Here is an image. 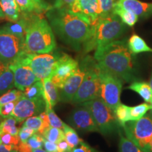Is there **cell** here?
<instances>
[{
	"label": "cell",
	"instance_id": "obj_39",
	"mask_svg": "<svg viewBox=\"0 0 152 152\" xmlns=\"http://www.w3.org/2000/svg\"><path fill=\"white\" fill-rule=\"evenodd\" d=\"M1 143L4 144H9V145H16L18 146L20 144V139L18 136L12 135L9 133H4L0 135Z\"/></svg>",
	"mask_w": 152,
	"mask_h": 152
},
{
	"label": "cell",
	"instance_id": "obj_22",
	"mask_svg": "<svg viewBox=\"0 0 152 152\" xmlns=\"http://www.w3.org/2000/svg\"><path fill=\"white\" fill-rule=\"evenodd\" d=\"M0 7L5 19L10 22L17 21L20 17V11L16 0H0Z\"/></svg>",
	"mask_w": 152,
	"mask_h": 152
},
{
	"label": "cell",
	"instance_id": "obj_1",
	"mask_svg": "<svg viewBox=\"0 0 152 152\" xmlns=\"http://www.w3.org/2000/svg\"><path fill=\"white\" fill-rule=\"evenodd\" d=\"M46 16L60 40L74 50L84 48L92 37L94 26L73 14L69 9L52 7L46 12Z\"/></svg>",
	"mask_w": 152,
	"mask_h": 152
},
{
	"label": "cell",
	"instance_id": "obj_13",
	"mask_svg": "<svg viewBox=\"0 0 152 152\" xmlns=\"http://www.w3.org/2000/svg\"><path fill=\"white\" fill-rule=\"evenodd\" d=\"M69 10L92 26H94L100 18L98 0H75Z\"/></svg>",
	"mask_w": 152,
	"mask_h": 152
},
{
	"label": "cell",
	"instance_id": "obj_52",
	"mask_svg": "<svg viewBox=\"0 0 152 152\" xmlns=\"http://www.w3.org/2000/svg\"><path fill=\"white\" fill-rule=\"evenodd\" d=\"M46 1H50V0H46Z\"/></svg>",
	"mask_w": 152,
	"mask_h": 152
},
{
	"label": "cell",
	"instance_id": "obj_46",
	"mask_svg": "<svg viewBox=\"0 0 152 152\" xmlns=\"http://www.w3.org/2000/svg\"><path fill=\"white\" fill-rule=\"evenodd\" d=\"M18 152H33V149L27 144V142H20L18 146Z\"/></svg>",
	"mask_w": 152,
	"mask_h": 152
},
{
	"label": "cell",
	"instance_id": "obj_47",
	"mask_svg": "<svg viewBox=\"0 0 152 152\" xmlns=\"http://www.w3.org/2000/svg\"><path fill=\"white\" fill-rule=\"evenodd\" d=\"M33 152H47L45 151V150H43L42 148H39V149H33Z\"/></svg>",
	"mask_w": 152,
	"mask_h": 152
},
{
	"label": "cell",
	"instance_id": "obj_43",
	"mask_svg": "<svg viewBox=\"0 0 152 152\" xmlns=\"http://www.w3.org/2000/svg\"><path fill=\"white\" fill-rule=\"evenodd\" d=\"M43 146L45 151L47 152H58L57 144L52 142L43 137Z\"/></svg>",
	"mask_w": 152,
	"mask_h": 152
},
{
	"label": "cell",
	"instance_id": "obj_37",
	"mask_svg": "<svg viewBox=\"0 0 152 152\" xmlns=\"http://www.w3.org/2000/svg\"><path fill=\"white\" fill-rule=\"evenodd\" d=\"M26 142L33 149H39L43 146V137L39 133H35Z\"/></svg>",
	"mask_w": 152,
	"mask_h": 152
},
{
	"label": "cell",
	"instance_id": "obj_45",
	"mask_svg": "<svg viewBox=\"0 0 152 152\" xmlns=\"http://www.w3.org/2000/svg\"><path fill=\"white\" fill-rule=\"evenodd\" d=\"M57 146H58V152H71L72 150L71 147L68 145L65 140L58 142Z\"/></svg>",
	"mask_w": 152,
	"mask_h": 152
},
{
	"label": "cell",
	"instance_id": "obj_6",
	"mask_svg": "<svg viewBox=\"0 0 152 152\" xmlns=\"http://www.w3.org/2000/svg\"><path fill=\"white\" fill-rule=\"evenodd\" d=\"M79 105L84 106L89 109L97 125L99 131L104 135H108L118 131L121 126L114 111L100 98L87 101Z\"/></svg>",
	"mask_w": 152,
	"mask_h": 152
},
{
	"label": "cell",
	"instance_id": "obj_25",
	"mask_svg": "<svg viewBox=\"0 0 152 152\" xmlns=\"http://www.w3.org/2000/svg\"><path fill=\"white\" fill-rule=\"evenodd\" d=\"M113 13L121 18L123 23L130 27L134 26L138 20V16L136 14L131 11L123 9L116 4H114Z\"/></svg>",
	"mask_w": 152,
	"mask_h": 152
},
{
	"label": "cell",
	"instance_id": "obj_48",
	"mask_svg": "<svg viewBox=\"0 0 152 152\" xmlns=\"http://www.w3.org/2000/svg\"><path fill=\"white\" fill-rule=\"evenodd\" d=\"M0 18H5L4 14L2 10H1V7H0Z\"/></svg>",
	"mask_w": 152,
	"mask_h": 152
},
{
	"label": "cell",
	"instance_id": "obj_19",
	"mask_svg": "<svg viewBox=\"0 0 152 152\" xmlns=\"http://www.w3.org/2000/svg\"><path fill=\"white\" fill-rule=\"evenodd\" d=\"M44 88V99L46 103V109L53 108L59 102L58 89L54 84L50 77H46L42 80Z\"/></svg>",
	"mask_w": 152,
	"mask_h": 152
},
{
	"label": "cell",
	"instance_id": "obj_12",
	"mask_svg": "<svg viewBox=\"0 0 152 152\" xmlns=\"http://www.w3.org/2000/svg\"><path fill=\"white\" fill-rule=\"evenodd\" d=\"M46 109V103L44 99H30L23 96L16 102L11 116L16 120L17 122H23L28 118L39 114Z\"/></svg>",
	"mask_w": 152,
	"mask_h": 152
},
{
	"label": "cell",
	"instance_id": "obj_31",
	"mask_svg": "<svg viewBox=\"0 0 152 152\" xmlns=\"http://www.w3.org/2000/svg\"><path fill=\"white\" fill-rule=\"evenodd\" d=\"M63 130L65 134V140L67 142L68 145L71 147V149L77 147L83 141L79 137L76 131L69 125H66Z\"/></svg>",
	"mask_w": 152,
	"mask_h": 152
},
{
	"label": "cell",
	"instance_id": "obj_41",
	"mask_svg": "<svg viewBox=\"0 0 152 152\" xmlns=\"http://www.w3.org/2000/svg\"><path fill=\"white\" fill-rule=\"evenodd\" d=\"M75 0H55L52 7L56 9H70Z\"/></svg>",
	"mask_w": 152,
	"mask_h": 152
},
{
	"label": "cell",
	"instance_id": "obj_32",
	"mask_svg": "<svg viewBox=\"0 0 152 152\" xmlns=\"http://www.w3.org/2000/svg\"><path fill=\"white\" fill-rule=\"evenodd\" d=\"M151 109V104H147V102L130 107V121H138L142 118Z\"/></svg>",
	"mask_w": 152,
	"mask_h": 152
},
{
	"label": "cell",
	"instance_id": "obj_23",
	"mask_svg": "<svg viewBox=\"0 0 152 152\" xmlns=\"http://www.w3.org/2000/svg\"><path fill=\"white\" fill-rule=\"evenodd\" d=\"M128 89L140 94L147 103L151 104L152 102V90L149 83L142 81H134L128 87Z\"/></svg>",
	"mask_w": 152,
	"mask_h": 152
},
{
	"label": "cell",
	"instance_id": "obj_30",
	"mask_svg": "<svg viewBox=\"0 0 152 152\" xmlns=\"http://www.w3.org/2000/svg\"><path fill=\"white\" fill-rule=\"evenodd\" d=\"M114 113L121 127L130 121V106L120 104L114 110Z\"/></svg>",
	"mask_w": 152,
	"mask_h": 152
},
{
	"label": "cell",
	"instance_id": "obj_35",
	"mask_svg": "<svg viewBox=\"0 0 152 152\" xmlns=\"http://www.w3.org/2000/svg\"><path fill=\"white\" fill-rule=\"evenodd\" d=\"M45 111L48 115V118L49 121L50 126L54 127V128H59L63 130L64 126L66 125L61 120L58 115L55 113V112L53 110V108H49V109H45Z\"/></svg>",
	"mask_w": 152,
	"mask_h": 152
},
{
	"label": "cell",
	"instance_id": "obj_40",
	"mask_svg": "<svg viewBox=\"0 0 152 152\" xmlns=\"http://www.w3.org/2000/svg\"><path fill=\"white\" fill-rule=\"evenodd\" d=\"M35 133L36 132L33 129L23 125L21 128L19 129L18 132V137L19 139H20V141L21 142H26L28 139L31 136H33Z\"/></svg>",
	"mask_w": 152,
	"mask_h": 152
},
{
	"label": "cell",
	"instance_id": "obj_8",
	"mask_svg": "<svg viewBox=\"0 0 152 152\" xmlns=\"http://www.w3.org/2000/svg\"><path fill=\"white\" fill-rule=\"evenodd\" d=\"M58 55L33 54L24 52L14 63L29 67L39 80L48 77L54 71ZM14 64V63H13Z\"/></svg>",
	"mask_w": 152,
	"mask_h": 152
},
{
	"label": "cell",
	"instance_id": "obj_51",
	"mask_svg": "<svg viewBox=\"0 0 152 152\" xmlns=\"http://www.w3.org/2000/svg\"><path fill=\"white\" fill-rule=\"evenodd\" d=\"M0 144H1V137H0Z\"/></svg>",
	"mask_w": 152,
	"mask_h": 152
},
{
	"label": "cell",
	"instance_id": "obj_9",
	"mask_svg": "<svg viewBox=\"0 0 152 152\" xmlns=\"http://www.w3.org/2000/svg\"><path fill=\"white\" fill-rule=\"evenodd\" d=\"M100 87L99 97L114 111L121 104V94L123 80L110 72L102 69L99 71Z\"/></svg>",
	"mask_w": 152,
	"mask_h": 152
},
{
	"label": "cell",
	"instance_id": "obj_50",
	"mask_svg": "<svg viewBox=\"0 0 152 152\" xmlns=\"http://www.w3.org/2000/svg\"><path fill=\"white\" fill-rule=\"evenodd\" d=\"M151 113H152V102H151Z\"/></svg>",
	"mask_w": 152,
	"mask_h": 152
},
{
	"label": "cell",
	"instance_id": "obj_49",
	"mask_svg": "<svg viewBox=\"0 0 152 152\" xmlns=\"http://www.w3.org/2000/svg\"><path fill=\"white\" fill-rule=\"evenodd\" d=\"M149 85L150 87H151V90H152V73H151V77H150V80H149Z\"/></svg>",
	"mask_w": 152,
	"mask_h": 152
},
{
	"label": "cell",
	"instance_id": "obj_11",
	"mask_svg": "<svg viewBox=\"0 0 152 152\" xmlns=\"http://www.w3.org/2000/svg\"><path fill=\"white\" fill-rule=\"evenodd\" d=\"M78 66L79 64L77 61L73 59L69 55L61 54L58 55L54 71L49 77L54 84L59 89L75 73Z\"/></svg>",
	"mask_w": 152,
	"mask_h": 152
},
{
	"label": "cell",
	"instance_id": "obj_2",
	"mask_svg": "<svg viewBox=\"0 0 152 152\" xmlns=\"http://www.w3.org/2000/svg\"><path fill=\"white\" fill-rule=\"evenodd\" d=\"M94 59L99 67L116 75L126 83L138 79L135 68V57L125 40H115L97 47Z\"/></svg>",
	"mask_w": 152,
	"mask_h": 152
},
{
	"label": "cell",
	"instance_id": "obj_5",
	"mask_svg": "<svg viewBox=\"0 0 152 152\" xmlns=\"http://www.w3.org/2000/svg\"><path fill=\"white\" fill-rule=\"evenodd\" d=\"M79 65L85 70V75L78 90L73 96L71 103L80 104L99 97L100 87V67L96 61L87 56Z\"/></svg>",
	"mask_w": 152,
	"mask_h": 152
},
{
	"label": "cell",
	"instance_id": "obj_27",
	"mask_svg": "<svg viewBox=\"0 0 152 152\" xmlns=\"http://www.w3.org/2000/svg\"><path fill=\"white\" fill-rule=\"evenodd\" d=\"M41 135L46 140L56 144H58L59 142L65 140L64 130L52 126L47 128Z\"/></svg>",
	"mask_w": 152,
	"mask_h": 152
},
{
	"label": "cell",
	"instance_id": "obj_3",
	"mask_svg": "<svg viewBox=\"0 0 152 152\" xmlns=\"http://www.w3.org/2000/svg\"><path fill=\"white\" fill-rule=\"evenodd\" d=\"M28 25L25 37L26 52L33 54H48L56 47L54 31L42 15L25 14Z\"/></svg>",
	"mask_w": 152,
	"mask_h": 152
},
{
	"label": "cell",
	"instance_id": "obj_38",
	"mask_svg": "<svg viewBox=\"0 0 152 152\" xmlns=\"http://www.w3.org/2000/svg\"><path fill=\"white\" fill-rule=\"evenodd\" d=\"M16 103V102H10L0 105V116L4 119L11 117Z\"/></svg>",
	"mask_w": 152,
	"mask_h": 152
},
{
	"label": "cell",
	"instance_id": "obj_36",
	"mask_svg": "<svg viewBox=\"0 0 152 152\" xmlns=\"http://www.w3.org/2000/svg\"><path fill=\"white\" fill-rule=\"evenodd\" d=\"M100 8V18L113 14L114 0H98Z\"/></svg>",
	"mask_w": 152,
	"mask_h": 152
},
{
	"label": "cell",
	"instance_id": "obj_20",
	"mask_svg": "<svg viewBox=\"0 0 152 152\" xmlns=\"http://www.w3.org/2000/svg\"><path fill=\"white\" fill-rule=\"evenodd\" d=\"M28 25V18L26 15L23 14V16H20V18L17 21L8 23L2 28L5 31L8 32L11 35H14L18 37L22 40L25 41L26 37V28Z\"/></svg>",
	"mask_w": 152,
	"mask_h": 152
},
{
	"label": "cell",
	"instance_id": "obj_34",
	"mask_svg": "<svg viewBox=\"0 0 152 152\" xmlns=\"http://www.w3.org/2000/svg\"><path fill=\"white\" fill-rule=\"evenodd\" d=\"M23 125L33 129L35 132L42 134L45 131L43 122L39 116H31L28 118L25 121Z\"/></svg>",
	"mask_w": 152,
	"mask_h": 152
},
{
	"label": "cell",
	"instance_id": "obj_28",
	"mask_svg": "<svg viewBox=\"0 0 152 152\" xmlns=\"http://www.w3.org/2000/svg\"><path fill=\"white\" fill-rule=\"evenodd\" d=\"M121 131V130L119 127L118 130L120 136L119 152H144L130 139L123 135Z\"/></svg>",
	"mask_w": 152,
	"mask_h": 152
},
{
	"label": "cell",
	"instance_id": "obj_44",
	"mask_svg": "<svg viewBox=\"0 0 152 152\" xmlns=\"http://www.w3.org/2000/svg\"><path fill=\"white\" fill-rule=\"evenodd\" d=\"M18 146L1 143L0 144V152H18Z\"/></svg>",
	"mask_w": 152,
	"mask_h": 152
},
{
	"label": "cell",
	"instance_id": "obj_15",
	"mask_svg": "<svg viewBox=\"0 0 152 152\" xmlns=\"http://www.w3.org/2000/svg\"><path fill=\"white\" fill-rule=\"evenodd\" d=\"M85 75V70L79 65L73 75L68 78L64 85L58 89L59 102H71L73 96L78 90Z\"/></svg>",
	"mask_w": 152,
	"mask_h": 152
},
{
	"label": "cell",
	"instance_id": "obj_33",
	"mask_svg": "<svg viewBox=\"0 0 152 152\" xmlns=\"http://www.w3.org/2000/svg\"><path fill=\"white\" fill-rule=\"evenodd\" d=\"M23 96V92L19 90H9L0 96V105L10 102H16Z\"/></svg>",
	"mask_w": 152,
	"mask_h": 152
},
{
	"label": "cell",
	"instance_id": "obj_14",
	"mask_svg": "<svg viewBox=\"0 0 152 152\" xmlns=\"http://www.w3.org/2000/svg\"><path fill=\"white\" fill-rule=\"evenodd\" d=\"M69 123L73 128L83 132H99L90 111L84 106L80 105L72 111Z\"/></svg>",
	"mask_w": 152,
	"mask_h": 152
},
{
	"label": "cell",
	"instance_id": "obj_42",
	"mask_svg": "<svg viewBox=\"0 0 152 152\" xmlns=\"http://www.w3.org/2000/svg\"><path fill=\"white\" fill-rule=\"evenodd\" d=\"M71 152H96V150L90 147L86 142L83 141L80 144L79 147H75L72 149Z\"/></svg>",
	"mask_w": 152,
	"mask_h": 152
},
{
	"label": "cell",
	"instance_id": "obj_4",
	"mask_svg": "<svg viewBox=\"0 0 152 152\" xmlns=\"http://www.w3.org/2000/svg\"><path fill=\"white\" fill-rule=\"evenodd\" d=\"M93 26L92 37L83 48L85 52L117 40L126 30L125 24L113 13L101 17Z\"/></svg>",
	"mask_w": 152,
	"mask_h": 152
},
{
	"label": "cell",
	"instance_id": "obj_10",
	"mask_svg": "<svg viewBox=\"0 0 152 152\" xmlns=\"http://www.w3.org/2000/svg\"><path fill=\"white\" fill-rule=\"evenodd\" d=\"M24 52H26L25 41L0 29V64L11 65Z\"/></svg>",
	"mask_w": 152,
	"mask_h": 152
},
{
	"label": "cell",
	"instance_id": "obj_26",
	"mask_svg": "<svg viewBox=\"0 0 152 152\" xmlns=\"http://www.w3.org/2000/svg\"><path fill=\"white\" fill-rule=\"evenodd\" d=\"M23 94L26 98L30 99H44V88L42 81L38 80L34 84L27 87L23 91Z\"/></svg>",
	"mask_w": 152,
	"mask_h": 152
},
{
	"label": "cell",
	"instance_id": "obj_18",
	"mask_svg": "<svg viewBox=\"0 0 152 152\" xmlns=\"http://www.w3.org/2000/svg\"><path fill=\"white\" fill-rule=\"evenodd\" d=\"M19 9L23 14L42 15L52 7L45 0H16Z\"/></svg>",
	"mask_w": 152,
	"mask_h": 152
},
{
	"label": "cell",
	"instance_id": "obj_17",
	"mask_svg": "<svg viewBox=\"0 0 152 152\" xmlns=\"http://www.w3.org/2000/svg\"><path fill=\"white\" fill-rule=\"evenodd\" d=\"M115 4L134 13L138 18H148L152 16V3L142 2L139 0H118Z\"/></svg>",
	"mask_w": 152,
	"mask_h": 152
},
{
	"label": "cell",
	"instance_id": "obj_21",
	"mask_svg": "<svg viewBox=\"0 0 152 152\" xmlns=\"http://www.w3.org/2000/svg\"><path fill=\"white\" fill-rule=\"evenodd\" d=\"M14 87V73L9 66L0 64V96L11 90Z\"/></svg>",
	"mask_w": 152,
	"mask_h": 152
},
{
	"label": "cell",
	"instance_id": "obj_24",
	"mask_svg": "<svg viewBox=\"0 0 152 152\" xmlns=\"http://www.w3.org/2000/svg\"><path fill=\"white\" fill-rule=\"evenodd\" d=\"M128 46L134 54L143 52H151L152 49L142 38L137 34H133L128 41Z\"/></svg>",
	"mask_w": 152,
	"mask_h": 152
},
{
	"label": "cell",
	"instance_id": "obj_29",
	"mask_svg": "<svg viewBox=\"0 0 152 152\" xmlns=\"http://www.w3.org/2000/svg\"><path fill=\"white\" fill-rule=\"evenodd\" d=\"M17 121L14 117L5 118L0 123V135L4 133H9L12 135L18 136L19 129L16 127Z\"/></svg>",
	"mask_w": 152,
	"mask_h": 152
},
{
	"label": "cell",
	"instance_id": "obj_16",
	"mask_svg": "<svg viewBox=\"0 0 152 152\" xmlns=\"http://www.w3.org/2000/svg\"><path fill=\"white\" fill-rule=\"evenodd\" d=\"M9 67L14 73V86L22 92L39 80L33 71L28 66L14 63Z\"/></svg>",
	"mask_w": 152,
	"mask_h": 152
},
{
	"label": "cell",
	"instance_id": "obj_7",
	"mask_svg": "<svg viewBox=\"0 0 152 152\" xmlns=\"http://www.w3.org/2000/svg\"><path fill=\"white\" fill-rule=\"evenodd\" d=\"M125 136L144 152H152V113L123 126Z\"/></svg>",
	"mask_w": 152,
	"mask_h": 152
}]
</instances>
